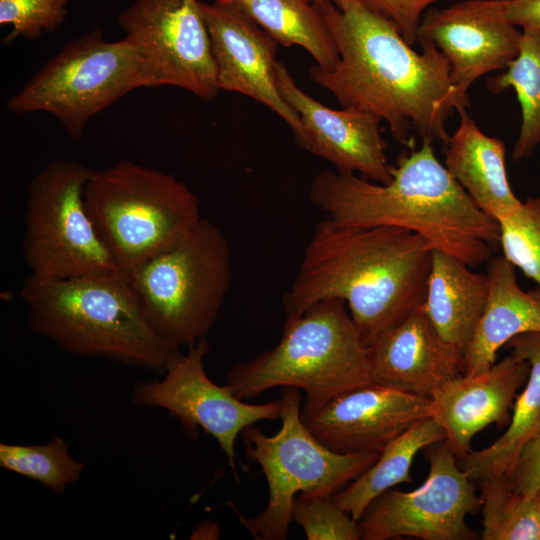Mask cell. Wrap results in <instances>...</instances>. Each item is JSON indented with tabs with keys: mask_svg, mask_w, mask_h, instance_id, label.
Instances as JSON below:
<instances>
[{
	"mask_svg": "<svg viewBox=\"0 0 540 540\" xmlns=\"http://www.w3.org/2000/svg\"><path fill=\"white\" fill-rule=\"evenodd\" d=\"M429 474L412 491L389 489L375 498L359 519L363 540L402 536L423 540H474L466 517L481 507L473 479L459 465L445 440L426 447Z\"/></svg>",
	"mask_w": 540,
	"mask_h": 540,
	"instance_id": "obj_11",
	"label": "cell"
},
{
	"mask_svg": "<svg viewBox=\"0 0 540 540\" xmlns=\"http://www.w3.org/2000/svg\"><path fill=\"white\" fill-rule=\"evenodd\" d=\"M69 1L0 0V24L11 27L3 43L9 44L19 37L34 40L44 32L56 30L65 21Z\"/></svg>",
	"mask_w": 540,
	"mask_h": 540,
	"instance_id": "obj_31",
	"label": "cell"
},
{
	"mask_svg": "<svg viewBox=\"0 0 540 540\" xmlns=\"http://www.w3.org/2000/svg\"><path fill=\"white\" fill-rule=\"evenodd\" d=\"M505 15L517 27L540 29V0H506Z\"/></svg>",
	"mask_w": 540,
	"mask_h": 540,
	"instance_id": "obj_34",
	"label": "cell"
},
{
	"mask_svg": "<svg viewBox=\"0 0 540 540\" xmlns=\"http://www.w3.org/2000/svg\"><path fill=\"white\" fill-rule=\"evenodd\" d=\"M84 198L101 241L124 275L173 246L202 218L198 197L185 183L129 160L92 170Z\"/></svg>",
	"mask_w": 540,
	"mask_h": 540,
	"instance_id": "obj_6",
	"label": "cell"
},
{
	"mask_svg": "<svg viewBox=\"0 0 540 540\" xmlns=\"http://www.w3.org/2000/svg\"><path fill=\"white\" fill-rule=\"evenodd\" d=\"M373 11L392 21L404 39L413 45L418 41V29L423 14L441 0H361Z\"/></svg>",
	"mask_w": 540,
	"mask_h": 540,
	"instance_id": "obj_32",
	"label": "cell"
},
{
	"mask_svg": "<svg viewBox=\"0 0 540 540\" xmlns=\"http://www.w3.org/2000/svg\"><path fill=\"white\" fill-rule=\"evenodd\" d=\"M431 415V398L371 383L334 397L302 421L324 446L350 454L382 451Z\"/></svg>",
	"mask_w": 540,
	"mask_h": 540,
	"instance_id": "obj_17",
	"label": "cell"
},
{
	"mask_svg": "<svg viewBox=\"0 0 540 540\" xmlns=\"http://www.w3.org/2000/svg\"><path fill=\"white\" fill-rule=\"evenodd\" d=\"M371 383L368 348L345 302L327 299L286 315L279 342L233 366L225 385L242 400L274 387L301 389L305 419L334 397Z\"/></svg>",
	"mask_w": 540,
	"mask_h": 540,
	"instance_id": "obj_5",
	"label": "cell"
},
{
	"mask_svg": "<svg viewBox=\"0 0 540 540\" xmlns=\"http://www.w3.org/2000/svg\"><path fill=\"white\" fill-rule=\"evenodd\" d=\"M141 87H155L141 48L127 38L107 41L95 29L68 42L6 107L17 114H51L79 140L92 117Z\"/></svg>",
	"mask_w": 540,
	"mask_h": 540,
	"instance_id": "obj_8",
	"label": "cell"
},
{
	"mask_svg": "<svg viewBox=\"0 0 540 540\" xmlns=\"http://www.w3.org/2000/svg\"><path fill=\"white\" fill-rule=\"evenodd\" d=\"M483 514L482 540H540L539 492L526 496L514 491L507 475L479 479Z\"/></svg>",
	"mask_w": 540,
	"mask_h": 540,
	"instance_id": "obj_27",
	"label": "cell"
},
{
	"mask_svg": "<svg viewBox=\"0 0 540 540\" xmlns=\"http://www.w3.org/2000/svg\"><path fill=\"white\" fill-rule=\"evenodd\" d=\"M458 113L459 126L445 145V167L477 206L499 222L522 205L507 177L505 145L484 134L466 109Z\"/></svg>",
	"mask_w": 540,
	"mask_h": 540,
	"instance_id": "obj_21",
	"label": "cell"
},
{
	"mask_svg": "<svg viewBox=\"0 0 540 540\" xmlns=\"http://www.w3.org/2000/svg\"><path fill=\"white\" fill-rule=\"evenodd\" d=\"M209 352L206 338L188 346L167 366L162 380L138 383L132 401L140 407H158L176 418L187 438L198 428L211 435L225 453L235 478V442L241 432L261 420L281 419V399L252 404L236 397L226 386L214 383L204 368Z\"/></svg>",
	"mask_w": 540,
	"mask_h": 540,
	"instance_id": "obj_12",
	"label": "cell"
},
{
	"mask_svg": "<svg viewBox=\"0 0 540 540\" xmlns=\"http://www.w3.org/2000/svg\"><path fill=\"white\" fill-rule=\"evenodd\" d=\"M138 45L155 87L174 86L202 100L220 91L209 32L198 0H135L117 17Z\"/></svg>",
	"mask_w": 540,
	"mask_h": 540,
	"instance_id": "obj_13",
	"label": "cell"
},
{
	"mask_svg": "<svg viewBox=\"0 0 540 540\" xmlns=\"http://www.w3.org/2000/svg\"><path fill=\"white\" fill-rule=\"evenodd\" d=\"M279 93L297 113L304 137L299 147L333 164L342 173H358L369 181L387 184L392 166L386 156L387 144L380 132L382 120L376 115L343 108L331 109L305 93L286 66L277 61Z\"/></svg>",
	"mask_w": 540,
	"mask_h": 540,
	"instance_id": "obj_16",
	"label": "cell"
},
{
	"mask_svg": "<svg viewBox=\"0 0 540 540\" xmlns=\"http://www.w3.org/2000/svg\"><path fill=\"white\" fill-rule=\"evenodd\" d=\"M529 373V362L510 353L486 371L453 378L433 394L431 417L458 459L472 450L478 432L494 423H508L509 409Z\"/></svg>",
	"mask_w": 540,
	"mask_h": 540,
	"instance_id": "obj_19",
	"label": "cell"
},
{
	"mask_svg": "<svg viewBox=\"0 0 540 540\" xmlns=\"http://www.w3.org/2000/svg\"><path fill=\"white\" fill-rule=\"evenodd\" d=\"M282 425L273 436L252 426L241 432L248 459L261 467L269 489L267 506L240 521L259 540H284L299 493L333 495L366 471L381 451L341 454L319 442L301 419V394L282 387Z\"/></svg>",
	"mask_w": 540,
	"mask_h": 540,
	"instance_id": "obj_9",
	"label": "cell"
},
{
	"mask_svg": "<svg viewBox=\"0 0 540 540\" xmlns=\"http://www.w3.org/2000/svg\"><path fill=\"white\" fill-rule=\"evenodd\" d=\"M498 223L503 256L540 291V196L527 197L516 212Z\"/></svg>",
	"mask_w": 540,
	"mask_h": 540,
	"instance_id": "obj_29",
	"label": "cell"
},
{
	"mask_svg": "<svg viewBox=\"0 0 540 540\" xmlns=\"http://www.w3.org/2000/svg\"><path fill=\"white\" fill-rule=\"evenodd\" d=\"M505 346L512 354L529 362L530 373L504 434L490 446L471 450L458 459L460 467L473 480L507 475L524 444L540 432V333L520 334Z\"/></svg>",
	"mask_w": 540,
	"mask_h": 540,
	"instance_id": "obj_23",
	"label": "cell"
},
{
	"mask_svg": "<svg viewBox=\"0 0 540 540\" xmlns=\"http://www.w3.org/2000/svg\"><path fill=\"white\" fill-rule=\"evenodd\" d=\"M487 87L493 93L515 91L522 121L511 156L515 162L529 158L540 146V29H522L517 56Z\"/></svg>",
	"mask_w": 540,
	"mask_h": 540,
	"instance_id": "obj_26",
	"label": "cell"
},
{
	"mask_svg": "<svg viewBox=\"0 0 540 540\" xmlns=\"http://www.w3.org/2000/svg\"><path fill=\"white\" fill-rule=\"evenodd\" d=\"M434 248L392 226H315L295 279L283 295L286 315L327 299L344 301L368 347L425 299Z\"/></svg>",
	"mask_w": 540,
	"mask_h": 540,
	"instance_id": "obj_2",
	"label": "cell"
},
{
	"mask_svg": "<svg viewBox=\"0 0 540 540\" xmlns=\"http://www.w3.org/2000/svg\"><path fill=\"white\" fill-rule=\"evenodd\" d=\"M291 517L303 528L308 540L361 539L358 523L331 495L297 494Z\"/></svg>",
	"mask_w": 540,
	"mask_h": 540,
	"instance_id": "obj_30",
	"label": "cell"
},
{
	"mask_svg": "<svg viewBox=\"0 0 540 540\" xmlns=\"http://www.w3.org/2000/svg\"><path fill=\"white\" fill-rule=\"evenodd\" d=\"M152 329L175 347L189 346L213 327L231 287V248L208 219L126 275Z\"/></svg>",
	"mask_w": 540,
	"mask_h": 540,
	"instance_id": "obj_7",
	"label": "cell"
},
{
	"mask_svg": "<svg viewBox=\"0 0 540 540\" xmlns=\"http://www.w3.org/2000/svg\"><path fill=\"white\" fill-rule=\"evenodd\" d=\"M488 297L475 333L464 352L463 374L488 370L497 353L512 338L528 332L540 333V291H525L515 266L503 255L487 264Z\"/></svg>",
	"mask_w": 540,
	"mask_h": 540,
	"instance_id": "obj_20",
	"label": "cell"
},
{
	"mask_svg": "<svg viewBox=\"0 0 540 540\" xmlns=\"http://www.w3.org/2000/svg\"><path fill=\"white\" fill-rule=\"evenodd\" d=\"M319 5H323L327 2L334 4L335 6H339L340 0H315Z\"/></svg>",
	"mask_w": 540,
	"mask_h": 540,
	"instance_id": "obj_35",
	"label": "cell"
},
{
	"mask_svg": "<svg viewBox=\"0 0 540 540\" xmlns=\"http://www.w3.org/2000/svg\"><path fill=\"white\" fill-rule=\"evenodd\" d=\"M539 496H540V491H539ZM539 528H540V505H539Z\"/></svg>",
	"mask_w": 540,
	"mask_h": 540,
	"instance_id": "obj_36",
	"label": "cell"
},
{
	"mask_svg": "<svg viewBox=\"0 0 540 540\" xmlns=\"http://www.w3.org/2000/svg\"><path fill=\"white\" fill-rule=\"evenodd\" d=\"M442 440H445V432L433 417L416 421L389 442L366 471L333 494V500L358 522L380 494L398 484L410 483V469L416 454Z\"/></svg>",
	"mask_w": 540,
	"mask_h": 540,
	"instance_id": "obj_25",
	"label": "cell"
},
{
	"mask_svg": "<svg viewBox=\"0 0 540 540\" xmlns=\"http://www.w3.org/2000/svg\"><path fill=\"white\" fill-rule=\"evenodd\" d=\"M219 90L248 96L275 112L290 127L298 145L304 137L297 113L279 93L277 42L235 5L200 1Z\"/></svg>",
	"mask_w": 540,
	"mask_h": 540,
	"instance_id": "obj_15",
	"label": "cell"
},
{
	"mask_svg": "<svg viewBox=\"0 0 540 540\" xmlns=\"http://www.w3.org/2000/svg\"><path fill=\"white\" fill-rule=\"evenodd\" d=\"M320 6L339 60L332 69L311 66V79L343 108L385 121L400 143L409 144L413 131L446 145L445 122L457 103L449 63L436 45L419 39L422 51L413 50L392 21L361 0Z\"/></svg>",
	"mask_w": 540,
	"mask_h": 540,
	"instance_id": "obj_1",
	"label": "cell"
},
{
	"mask_svg": "<svg viewBox=\"0 0 540 540\" xmlns=\"http://www.w3.org/2000/svg\"><path fill=\"white\" fill-rule=\"evenodd\" d=\"M539 433H540V432H539ZM539 433H538V434H539Z\"/></svg>",
	"mask_w": 540,
	"mask_h": 540,
	"instance_id": "obj_37",
	"label": "cell"
},
{
	"mask_svg": "<svg viewBox=\"0 0 540 540\" xmlns=\"http://www.w3.org/2000/svg\"><path fill=\"white\" fill-rule=\"evenodd\" d=\"M19 296L30 328L68 353L161 374L181 354L149 325L120 272L61 280L29 275Z\"/></svg>",
	"mask_w": 540,
	"mask_h": 540,
	"instance_id": "obj_4",
	"label": "cell"
},
{
	"mask_svg": "<svg viewBox=\"0 0 540 540\" xmlns=\"http://www.w3.org/2000/svg\"><path fill=\"white\" fill-rule=\"evenodd\" d=\"M91 172L76 160H54L30 180L22 241L30 275L61 280L120 272L86 208Z\"/></svg>",
	"mask_w": 540,
	"mask_h": 540,
	"instance_id": "obj_10",
	"label": "cell"
},
{
	"mask_svg": "<svg viewBox=\"0 0 540 540\" xmlns=\"http://www.w3.org/2000/svg\"><path fill=\"white\" fill-rule=\"evenodd\" d=\"M235 5L278 44L299 46L323 69H332L339 53L321 6L315 0H218Z\"/></svg>",
	"mask_w": 540,
	"mask_h": 540,
	"instance_id": "obj_24",
	"label": "cell"
},
{
	"mask_svg": "<svg viewBox=\"0 0 540 540\" xmlns=\"http://www.w3.org/2000/svg\"><path fill=\"white\" fill-rule=\"evenodd\" d=\"M505 1L464 0L422 16L418 40L433 42L447 59L458 112L477 78L504 70L519 52L522 31L507 19Z\"/></svg>",
	"mask_w": 540,
	"mask_h": 540,
	"instance_id": "obj_14",
	"label": "cell"
},
{
	"mask_svg": "<svg viewBox=\"0 0 540 540\" xmlns=\"http://www.w3.org/2000/svg\"><path fill=\"white\" fill-rule=\"evenodd\" d=\"M368 348L375 384L431 398L463 374L464 351L445 341L422 304Z\"/></svg>",
	"mask_w": 540,
	"mask_h": 540,
	"instance_id": "obj_18",
	"label": "cell"
},
{
	"mask_svg": "<svg viewBox=\"0 0 540 540\" xmlns=\"http://www.w3.org/2000/svg\"><path fill=\"white\" fill-rule=\"evenodd\" d=\"M387 184L322 170L312 180L311 202L339 225L392 226L421 235L435 250L471 268L492 258L499 223L482 211L436 157L433 141L403 152Z\"/></svg>",
	"mask_w": 540,
	"mask_h": 540,
	"instance_id": "obj_3",
	"label": "cell"
},
{
	"mask_svg": "<svg viewBox=\"0 0 540 540\" xmlns=\"http://www.w3.org/2000/svg\"><path fill=\"white\" fill-rule=\"evenodd\" d=\"M488 297L486 274L433 250L423 309L438 334L465 352Z\"/></svg>",
	"mask_w": 540,
	"mask_h": 540,
	"instance_id": "obj_22",
	"label": "cell"
},
{
	"mask_svg": "<svg viewBox=\"0 0 540 540\" xmlns=\"http://www.w3.org/2000/svg\"><path fill=\"white\" fill-rule=\"evenodd\" d=\"M507 480L520 494L533 496L540 491V433L524 444Z\"/></svg>",
	"mask_w": 540,
	"mask_h": 540,
	"instance_id": "obj_33",
	"label": "cell"
},
{
	"mask_svg": "<svg viewBox=\"0 0 540 540\" xmlns=\"http://www.w3.org/2000/svg\"><path fill=\"white\" fill-rule=\"evenodd\" d=\"M0 466L39 482L57 494L77 482L84 464L70 453L59 436L44 445L0 444Z\"/></svg>",
	"mask_w": 540,
	"mask_h": 540,
	"instance_id": "obj_28",
	"label": "cell"
}]
</instances>
